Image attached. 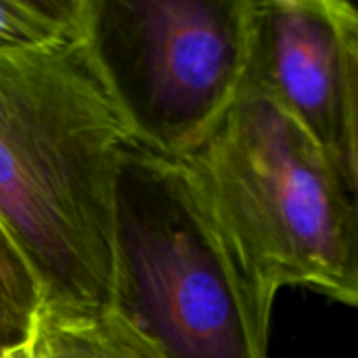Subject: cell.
I'll use <instances>...</instances> for the list:
<instances>
[{
	"mask_svg": "<svg viewBox=\"0 0 358 358\" xmlns=\"http://www.w3.org/2000/svg\"><path fill=\"white\" fill-rule=\"evenodd\" d=\"M151 141L103 19L55 46L0 48V256L44 306H122L120 191Z\"/></svg>",
	"mask_w": 358,
	"mask_h": 358,
	"instance_id": "1",
	"label": "cell"
},
{
	"mask_svg": "<svg viewBox=\"0 0 358 358\" xmlns=\"http://www.w3.org/2000/svg\"><path fill=\"white\" fill-rule=\"evenodd\" d=\"M193 185L264 325L277 296L308 287L346 304L348 203L319 143L252 78L210 132L168 153Z\"/></svg>",
	"mask_w": 358,
	"mask_h": 358,
	"instance_id": "2",
	"label": "cell"
},
{
	"mask_svg": "<svg viewBox=\"0 0 358 358\" xmlns=\"http://www.w3.org/2000/svg\"><path fill=\"white\" fill-rule=\"evenodd\" d=\"M122 306L168 358H268L271 327L193 185L151 141L120 191Z\"/></svg>",
	"mask_w": 358,
	"mask_h": 358,
	"instance_id": "3",
	"label": "cell"
},
{
	"mask_svg": "<svg viewBox=\"0 0 358 358\" xmlns=\"http://www.w3.org/2000/svg\"><path fill=\"white\" fill-rule=\"evenodd\" d=\"M117 8L136 46L138 117L162 151L185 153L243 84L254 0H128Z\"/></svg>",
	"mask_w": 358,
	"mask_h": 358,
	"instance_id": "4",
	"label": "cell"
},
{
	"mask_svg": "<svg viewBox=\"0 0 358 358\" xmlns=\"http://www.w3.org/2000/svg\"><path fill=\"white\" fill-rule=\"evenodd\" d=\"M248 76L319 143L344 180L348 57L331 0H254Z\"/></svg>",
	"mask_w": 358,
	"mask_h": 358,
	"instance_id": "5",
	"label": "cell"
},
{
	"mask_svg": "<svg viewBox=\"0 0 358 358\" xmlns=\"http://www.w3.org/2000/svg\"><path fill=\"white\" fill-rule=\"evenodd\" d=\"M46 358H168L124 308L59 310L44 306Z\"/></svg>",
	"mask_w": 358,
	"mask_h": 358,
	"instance_id": "6",
	"label": "cell"
},
{
	"mask_svg": "<svg viewBox=\"0 0 358 358\" xmlns=\"http://www.w3.org/2000/svg\"><path fill=\"white\" fill-rule=\"evenodd\" d=\"M99 0H0V48H44L94 29Z\"/></svg>",
	"mask_w": 358,
	"mask_h": 358,
	"instance_id": "7",
	"label": "cell"
},
{
	"mask_svg": "<svg viewBox=\"0 0 358 358\" xmlns=\"http://www.w3.org/2000/svg\"><path fill=\"white\" fill-rule=\"evenodd\" d=\"M344 189H346V203H348L346 304L358 308V69L350 61V57H348V157H346V172H344Z\"/></svg>",
	"mask_w": 358,
	"mask_h": 358,
	"instance_id": "8",
	"label": "cell"
},
{
	"mask_svg": "<svg viewBox=\"0 0 358 358\" xmlns=\"http://www.w3.org/2000/svg\"><path fill=\"white\" fill-rule=\"evenodd\" d=\"M40 306L36 292L0 258V352L25 334Z\"/></svg>",
	"mask_w": 358,
	"mask_h": 358,
	"instance_id": "9",
	"label": "cell"
},
{
	"mask_svg": "<svg viewBox=\"0 0 358 358\" xmlns=\"http://www.w3.org/2000/svg\"><path fill=\"white\" fill-rule=\"evenodd\" d=\"M0 358H46L44 342V304L36 310L29 327L21 338L6 344L0 352Z\"/></svg>",
	"mask_w": 358,
	"mask_h": 358,
	"instance_id": "10",
	"label": "cell"
},
{
	"mask_svg": "<svg viewBox=\"0 0 358 358\" xmlns=\"http://www.w3.org/2000/svg\"><path fill=\"white\" fill-rule=\"evenodd\" d=\"M331 10L336 15L346 52L358 69V6L346 0H331Z\"/></svg>",
	"mask_w": 358,
	"mask_h": 358,
	"instance_id": "11",
	"label": "cell"
}]
</instances>
